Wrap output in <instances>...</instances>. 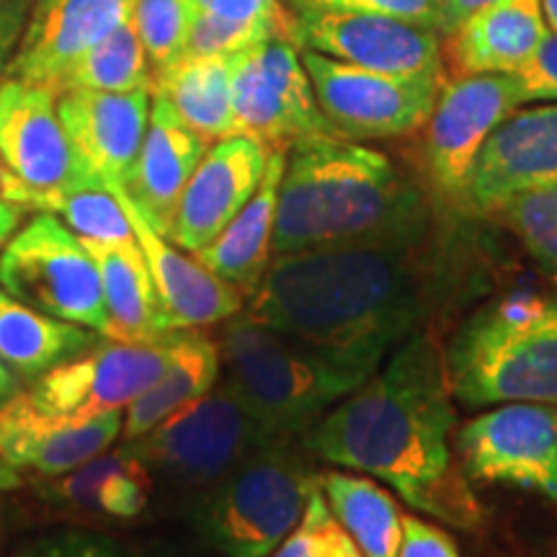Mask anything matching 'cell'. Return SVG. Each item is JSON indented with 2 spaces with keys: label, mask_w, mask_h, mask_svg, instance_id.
I'll use <instances>...</instances> for the list:
<instances>
[{
  "label": "cell",
  "mask_w": 557,
  "mask_h": 557,
  "mask_svg": "<svg viewBox=\"0 0 557 557\" xmlns=\"http://www.w3.org/2000/svg\"><path fill=\"white\" fill-rule=\"evenodd\" d=\"M21 485H24L21 472L13 468V465L5 462L3 457H0V493H13V491H18Z\"/></svg>",
  "instance_id": "47"
},
{
  "label": "cell",
  "mask_w": 557,
  "mask_h": 557,
  "mask_svg": "<svg viewBox=\"0 0 557 557\" xmlns=\"http://www.w3.org/2000/svg\"><path fill=\"white\" fill-rule=\"evenodd\" d=\"M197 11L227 24L263 32L271 39H287L297 45L295 13L284 0H197Z\"/></svg>",
  "instance_id": "35"
},
{
  "label": "cell",
  "mask_w": 557,
  "mask_h": 557,
  "mask_svg": "<svg viewBox=\"0 0 557 557\" xmlns=\"http://www.w3.org/2000/svg\"><path fill=\"white\" fill-rule=\"evenodd\" d=\"M487 218L511 230L540 269L557 282V184L500 201Z\"/></svg>",
  "instance_id": "33"
},
{
  "label": "cell",
  "mask_w": 557,
  "mask_h": 557,
  "mask_svg": "<svg viewBox=\"0 0 557 557\" xmlns=\"http://www.w3.org/2000/svg\"><path fill=\"white\" fill-rule=\"evenodd\" d=\"M451 398L468 406H557V299L517 292L459 325L444 357Z\"/></svg>",
  "instance_id": "5"
},
{
  "label": "cell",
  "mask_w": 557,
  "mask_h": 557,
  "mask_svg": "<svg viewBox=\"0 0 557 557\" xmlns=\"http://www.w3.org/2000/svg\"><path fill=\"white\" fill-rule=\"evenodd\" d=\"M284 165H287V152L271 150L267 173L248 205L227 222L218 238L194 253L201 267L248 297L259 287L261 276L274 259V220Z\"/></svg>",
  "instance_id": "26"
},
{
  "label": "cell",
  "mask_w": 557,
  "mask_h": 557,
  "mask_svg": "<svg viewBox=\"0 0 557 557\" xmlns=\"http://www.w3.org/2000/svg\"><path fill=\"white\" fill-rule=\"evenodd\" d=\"M169 557H176V555H169Z\"/></svg>",
  "instance_id": "49"
},
{
  "label": "cell",
  "mask_w": 557,
  "mask_h": 557,
  "mask_svg": "<svg viewBox=\"0 0 557 557\" xmlns=\"http://www.w3.org/2000/svg\"><path fill=\"white\" fill-rule=\"evenodd\" d=\"M0 199L9 201L13 207L24 209V212L26 209H29V212H39L41 194L29 189V186H26L16 173L5 165V160L0 158Z\"/></svg>",
  "instance_id": "42"
},
{
  "label": "cell",
  "mask_w": 557,
  "mask_h": 557,
  "mask_svg": "<svg viewBox=\"0 0 557 557\" xmlns=\"http://www.w3.org/2000/svg\"><path fill=\"white\" fill-rule=\"evenodd\" d=\"M426 191L385 152L351 139L310 137L287 152L278 184L274 256L336 248H418Z\"/></svg>",
  "instance_id": "3"
},
{
  "label": "cell",
  "mask_w": 557,
  "mask_h": 557,
  "mask_svg": "<svg viewBox=\"0 0 557 557\" xmlns=\"http://www.w3.org/2000/svg\"><path fill=\"white\" fill-rule=\"evenodd\" d=\"M222 369L218 341L207 338L199 331H181L173 348V359L163 374L145 389L139 398L127 406L124 413V438H137L156 429L160 421H165L178 408L189 406L201 395L218 385Z\"/></svg>",
  "instance_id": "29"
},
{
  "label": "cell",
  "mask_w": 557,
  "mask_h": 557,
  "mask_svg": "<svg viewBox=\"0 0 557 557\" xmlns=\"http://www.w3.org/2000/svg\"><path fill=\"white\" fill-rule=\"evenodd\" d=\"M457 413L444 357L413 333L364 385L302 436L308 455L385 480L431 517L459 529L480 524V506L451 462Z\"/></svg>",
  "instance_id": "1"
},
{
  "label": "cell",
  "mask_w": 557,
  "mask_h": 557,
  "mask_svg": "<svg viewBox=\"0 0 557 557\" xmlns=\"http://www.w3.org/2000/svg\"><path fill=\"white\" fill-rule=\"evenodd\" d=\"M0 287L34 310L99 336L107 329L99 269L78 235L50 212H39L5 243Z\"/></svg>",
  "instance_id": "8"
},
{
  "label": "cell",
  "mask_w": 557,
  "mask_h": 557,
  "mask_svg": "<svg viewBox=\"0 0 557 557\" xmlns=\"http://www.w3.org/2000/svg\"><path fill=\"white\" fill-rule=\"evenodd\" d=\"M271 150L261 139L230 135L212 143L181 194L165 238L197 253L248 205L267 173Z\"/></svg>",
  "instance_id": "16"
},
{
  "label": "cell",
  "mask_w": 557,
  "mask_h": 557,
  "mask_svg": "<svg viewBox=\"0 0 557 557\" xmlns=\"http://www.w3.org/2000/svg\"><path fill=\"white\" fill-rule=\"evenodd\" d=\"M331 517L333 513L329 504H325V496L318 483L312 487L308 504H305L299 524L292 529L287 537L282 540V545H278L274 553H269L267 557H323L325 527H329Z\"/></svg>",
  "instance_id": "39"
},
{
  "label": "cell",
  "mask_w": 557,
  "mask_h": 557,
  "mask_svg": "<svg viewBox=\"0 0 557 557\" xmlns=\"http://www.w3.org/2000/svg\"><path fill=\"white\" fill-rule=\"evenodd\" d=\"M18 393H21V380L3 364V361H0V408L9 406Z\"/></svg>",
  "instance_id": "46"
},
{
  "label": "cell",
  "mask_w": 557,
  "mask_h": 557,
  "mask_svg": "<svg viewBox=\"0 0 557 557\" xmlns=\"http://www.w3.org/2000/svg\"><path fill=\"white\" fill-rule=\"evenodd\" d=\"M521 103H557V34L549 32L524 65L508 73Z\"/></svg>",
  "instance_id": "38"
},
{
  "label": "cell",
  "mask_w": 557,
  "mask_h": 557,
  "mask_svg": "<svg viewBox=\"0 0 557 557\" xmlns=\"http://www.w3.org/2000/svg\"><path fill=\"white\" fill-rule=\"evenodd\" d=\"M284 3H287L289 11L331 9L380 13V16L413 21V24L438 32V0H284Z\"/></svg>",
  "instance_id": "37"
},
{
  "label": "cell",
  "mask_w": 557,
  "mask_h": 557,
  "mask_svg": "<svg viewBox=\"0 0 557 557\" xmlns=\"http://www.w3.org/2000/svg\"><path fill=\"white\" fill-rule=\"evenodd\" d=\"M54 511L78 519H137L150 504L152 475L127 447L101 451L81 468L45 478L34 487Z\"/></svg>",
  "instance_id": "24"
},
{
  "label": "cell",
  "mask_w": 557,
  "mask_h": 557,
  "mask_svg": "<svg viewBox=\"0 0 557 557\" xmlns=\"http://www.w3.org/2000/svg\"><path fill=\"white\" fill-rule=\"evenodd\" d=\"M218 346L230 389L274 438H302L377 372L240 312L225 320Z\"/></svg>",
  "instance_id": "4"
},
{
  "label": "cell",
  "mask_w": 557,
  "mask_h": 557,
  "mask_svg": "<svg viewBox=\"0 0 557 557\" xmlns=\"http://www.w3.org/2000/svg\"><path fill=\"white\" fill-rule=\"evenodd\" d=\"M122 423V410L75 421L45 413L18 393L0 408V457L16 470L54 478L107 451L120 438Z\"/></svg>",
  "instance_id": "20"
},
{
  "label": "cell",
  "mask_w": 557,
  "mask_h": 557,
  "mask_svg": "<svg viewBox=\"0 0 557 557\" xmlns=\"http://www.w3.org/2000/svg\"><path fill=\"white\" fill-rule=\"evenodd\" d=\"M549 34L542 0H493L442 37L447 78L513 73Z\"/></svg>",
  "instance_id": "23"
},
{
  "label": "cell",
  "mask_w": 557,
  "mask_h": 557,
  "mask_svg": "<svg viewBox=\"0 0 557 557\" xmlns=\"http://www.w3.org/2000/svg\"><path fill=\"white\" fill-rule=\"evenodd\" d=\"M320 491L364 557H398L403 513L385 487L351 472H323Z\"/></svg>",
  "instance_id": "30"
},
{
  "label": "cell",
  "mask_w": 557,
  "mask_h": 557,
  "mask_svg": "<svg viewBox=\"0 0 557 557\" xmlns=\"http://www.w3.org/2000/svg\"><path fill=\"white\" fill-rule=\"evenodd\" d=\"M120 205L127 212L132 233L148 259L160 308L173 331H199L205 325L222 323L243 310V292L222 282L194 256L181 253L178 246L160 235L148 220L139 214L122 186H111Z\"/></svg>",
  "instance_id": "21"
},
{
  "label": "cell",
  "mask_w": 557,
  "mask_h": 557,
  "mask_svg": "<svg viewBox=\"0 0 557 557\" xmlns=\"http://www.w3.org/2000/svg\"><path fill=\"white\" fill-rule=\"evenodd\" d=\"M318 478L295 438H271L191 498L189 524L222 557H267L299 524Z\"/></svg>",
  "instance_id": "6"
},
{
  "label": "cell",
  "mask_w": 557,
  "mask_h": 557,
  "mask_svg": "<svg viewBox=\"0 0 557 557\" xmlns=\"http://www.w3.org/2000/svg\"><path fill=\"white\" fill-rule=\"evenodd\" d=\"M150 107L152 90H129V94L62 90L58 94L60 122L83 176L107 189L124 184L143 148Z\"/></svg>",
  "instance_id": "17"
},
{
  "label": "cell",
  "mask_w": 557,
  "mask_h": 557,
  "mask_svg": "<svg viewBox=\"0 0 557 557\" xmlns=\"http://www.w3.org/2000/svg\"><path fill=\"white\" fill-rule=\"evenodd\" d=\"M26 521H29L26 504H21V498L9 496V493H0V553L26 527Z\"/></svg>",
  "instance_id": "43"
},
{
  "label": "cell",
  "mask_w": 557,
  "mask_h": 557,
  "mask_svg": "<svg viewBox=\"0 0 557 557\" xmlns=\"http://www.w3.org/2000/svg\"><path fill=\"white\" fill-rule=\"evenodd\" d=\"M521 107L508 73L447 78L423 124V173L436 197L457 205L491 132Z\"/></svg>",
  "instance_id": "11"
},
{
  "label": "cell",
  "mask_w": 557,
  "mask_h": 557,
  "mask_svg": "<svg viewBox=\"0 0 557 557\" xmlns=\"http://www.w3.org/2000/svg\"><path fill=\"white\" fill-rule=\"evenodd\" d=\"M271 438L274 436L248 413L227 382H222L189 406L178 408L148 434L129 438L124 447L150 470V475L197 496L220 483L250 451Z\"/></svg>",
  "instance_id": "7"
},
{
  "label": "cell",
  "mask_w": 557,
  "mask_h": 557,
  "mask_svg": "<svg viewBox=\"0 0 557 557\" xmlns=\"http://www.w3.org/2000/svg\"><path fill=\"white\" fill-rule=\"evenodd\" d=\"M99 344V333L52 318L0 292V361L21 382H34Z\"/></svg>",
  "instance_id": "27"
},
{
  "label": "cell",
  "mask_w": 557,
  "mask_h": 557,
  "mask_svg": "<svg viewBox=\"0 0 557 557\" xmlns=\"http://www.w3.org/2000/svg\"><path fill=\"white\" fill-rule=\"evenodd\" d=\"M11 557H129L120 542L96 532L62 529L32 537L13 549Z\"/></svg>",
  "instance_id": "36"
},
{
  "label": "cell",
  "mask_w": 557,
  "mask_h": 557,
  "mask_svg": "<svg viewBox=\"0 0 557 557\" xmlns=\"http://www.w3.org/2000/svg\"><path fill=\"white\" fill-rule=\"evenodd\" d=\"M416 248H336L274 256L248 318L372 369L418 331L426 310Z\"/></svg>",
  "instance_id": "2"
},
{
  "label": "cell",
  "mask_w": 557,
  "mask_h": 557,
  "mask_svg": "<svg viewBox=\"0 0 557 557\" xmlns=\"http://www.w3.org/2000/svg\"><path fill=\"white\" fill-rule=\"evenodd\" d=\"M320 114L338 137L389 139L413 135L434 111L447 75H389L299 50Z\"/></svg>",
  "instance_id": "9"
},
{
  "label": "cell",
  "mask_w": 557,
  "mask_h": 557,
  "mask_svg": "<svg viewBox=\"0 0 557 557\" xmlns=\"http://www.w3.org/2000/svg\"><path fill=\"white\" fill-rule=\"evenodd\" d=\"M34 0H0V75L5 73L29 24Z\"/></svg>",
  "instance_id": "41"
},
{
  "label": "cell",
  "mask_w": 557,
  "mask_h": 557,
  "mask_svg": "<svg viewBox=\"0 0 557 557\" xmlns=\"http://www.w3.org/2000/svg\"><path fill=\"white\" fill-rule=\"evenodd\" d=\"M181 331L150 344L99 341L90 351L41 374L26 398L45 413L88 421L127 408L156 382L173 359Z\"/></svg>",
  "instance_id": "12"
},
{
  "label": "cell",
  "mask_w": 557,
  "mask_h": 557,
  "mask_svg": "<svg viewBox=\"0 0 557 557\" xmlns=\"http://www.w3.org/2000/svg\"><path fill=\"white\" fill-rule=\"evenodd\" d=\"M487 3H493V0H438V34L447 37L462 21H468L472 13Z\"/></svg>",
  "instance_id": "44"
},
{
  "label": "cell",
  "mask_w": 557,
  "mask_h": 557,
  "mask_svg": "<svg viewBox=\"0 0 557 557\" xmlns=\"http://www.w3.org/2000/svg\"><path fill=\"white\" fill-rule=\"evenodd\" d=\"M194 18L197 0H137L132 21L150 58L152 75L181 60Z\"/></svg>",
  "instance_id": "34"
},
{
  "label": "cell",
  "mask_w": 557,
  "mask_h": 557,
  "mask_svg": "<svg viewBox=\"0 0 557 557\" xmlns=\"http://www.w3.org/2000/svg\"><path fill=\"white\" fill-rule=\"evenodd\" d=\"M21 218H24V209L9 205V201L0 199V248L5 246L13 238L21 225Z\"/></svg>",
  "instance_id": "45"
},
{
  "label": "cell",
  "mask_w": 557,
  "mask_h": 557,
  "mask_svg": "<svg viewBox=\"0 0 557 557\" xmlns=\"http://www.w3.org/2000/svg\"><path fill=\"white\" fill-rule=\"evenodd\" d=\"M0 158L39 194L88 181L60 122L58 90L9 75H0Z\"/></svg>",
  "instance_id": "18"
},
{
  "label": "cell",
  "mask_w": 557,
  "mask_h": 557,
  "mask_svg": "<svg viewBox=\"0 0 557 557\" xmlns=\"http://www.w3.org/2000/svg\"><path fill=\"white\" fill-rule=\"evenodd\" d=\"M295 13V41L346 65L389 75H436L442 65V34L380 13L305 9ZM447 75V73H444Z\"/></svg>",
  "instance_id": "14"
},
{
  "label": "cell",
  "mask_w": 557,
  "mask_h": 557,
  "mask_svg": "<svg viewBox=\"0 0 557 557\" xmlns=\"http://www.w3.org/2000/svg\"><path fill=\"white\" fill-rule=\"evenodd\" d=\"M398 557H459L455 540L418 517H403Z\"/></svg>",
  "instance_id": "40"
},
{
  "label": "cell",
  "mask_w": 557,
  "mask_h": 557,
  "mask_svg": "<svg viewBox=\"0 0 557 557\" xmlns=\"http://www.w3.org/2000/svg\"><path fill=\"white\" fill-rule=\"evenodd\" d=\"M39 212L65 220L81 240L124 243L135 240L129 218L116 194L94 181H78L62 191L41 194Z\"/></svg>",
  "instance_id": "32"
},
{
  "label": "cell",
  "mask_w": 557,
  "mask_h": 557,
  "mask_svg": "<svg viewBox=\"0 0 557 557\" xmlns=\"http://www.w3.org/2000/svg\"><path fill=\"white\" fill-rule=\"evenodd\" d=\"M233 67L235 54L181 58L152 75V94L169 101L178 120L212 145L235 135Z\"/></svg>",
  "instance_id": "28"
},
{
  "label": "cell",
  "mask_w": 557,
  "mask_h": 557,
  "mask_svg": "<svg viewBox=\"0 0 557 557\" xmlns=\"http://www.w3.org/2000/svg\"><path fill=\"white\" fill-rule=\"evenodd\" d=\"M557 184V103L508 114L478 152L457 207L487 218L500 201Z\"/></svg>",
  "instance_id": "15"
},
{
  "label": "cell",
  "mask_w": 557,
  "mask_h": 557,
  "mask_svg": "<svg viewBox=\"0 0 557 557\" xmlns=\"http://www.w3.org/2000/svg\"><path fill=\"white\" fill-rule=\"evenodd\" d=\"M470 480L534 491L557 504V406L504 403L472 418L457 434Z\"/></svg>",
  "instance_id": "13"
},
{
  "label": "cell",
  "mask_w": 557,
  "mask_h": 557,
  "mask_svg": "<svg viewBox=\"0 0 557 557\" xmlns=\"http://www.w3.org/2000/svg\"><path fill=\"white\" fill-rule=\"evenodd\" d=\"M542 16L549 32L557 34V0H542Z\"/></svg>",
  "instance_id": "48"
},
{
  "label": "cell",
  "mask_w": 557,
  "mask_h": 557,
  "mask_svg": "<svg viewBox=\"0 0 557 557\" xmlns=\"http://www.w3.org/2000/svg\"><path fill=\"white\" fill-rule=\"evenodd\" d=\"M62 90H107V94L152 90V65L135 29V21H127L99 45L90 47L62 75L58 94Z\"/></svg>",
  "instance_id": "31"
},
{
  "label": "cell",
  "mask_w": 557,
  "mask_h": 557,
  "mask_svg": "<svg viewBox=\"0 0 557 557\" xmlns=\"http://www.w3.org/2000/svg\"><path fill=\"white\" fill-rule=\"evenodd\" d=\"M137 0H37L3 75L58 90L62 75L135 16Z\"/></svg>",
  "instance_id": "19"
},
{
  "label": "cell",
  "mask_w": 557,
  "mask_h": 557,
  "mask_svg": "<svg viewBox=\"0 0 557 557\" xmlns=\"http://www.w3.org/2000/svg\"><path fill=\"white\" fill-rule=\"evenodd\" d=\"M207 148V139L186 127L169 101L152 94L148 132L122 189L160 235H169L181 194Z\"/></svg>",
  "instance_id": "22"
},
{
  "label": "cell",
  "mask_w": 557,
  "mask_h": 557,
  "mask_svg": "<svg viewBox=\"0 0 557 557\" xmlns=\"http://www.w3.org/2000/svg\"><path fill=\"white\" fill-rule=\"evenodd\" d=\"M233 124L235 135L284 152L310 137L336 135L320 114L299 47L287 39L259 41L235 54Z\"/></svg>",
  "instance_id": "10"
},
{
  "label": "cell",
  "mask_w": 557,
  "mask_h": 557,
  "mask_svg": "<svg viewBox=\"0 0 557 557\" xmlns=\"http://www.w3.org/2000/svg\"><path fill=\"white\" fill-rule=\"evenodd\" d=\"M99 269L107 329L101 336L122 344H150L171 336L173 329L160 308L148 259L137 240L96 243L83 240Z\"/></svg>",
  "instance_id": "25"
}]
</instances>
